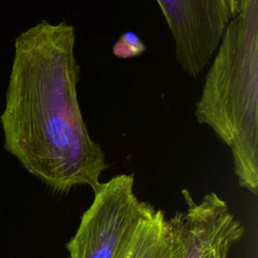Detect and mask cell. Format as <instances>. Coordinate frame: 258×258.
Returning a JSON list of instances; mask_svg holds the SVG:
<instances>
[{
    "instance_id": "cell-1",
    "label": "cell",
    "mask_w": 258,
    "mask_h": 258,
    "mask_svg": "<svg viewBox=\"0 0 258 258\" xmlns=\"http://www.w3.org/2000/svg\"><path fill=\"white\" fill-rule=\"evenodd\" d=\"M76 29L41 20L14 41L0 121L6 150L58 192L88 185L95 191L109 167L92 139L78 100Z\"/></svg>"
},
{
    "instance_id": "cell-2",
    "label": "cell",
    "mask_w": 258,
    "mask_h": 258,
    "mask_svg": "<svg viewBox=\"0 0 258 258\" xmlns=\"http://www.w3.org/2000/svg\"><path fill=\"white\" fill-rule=\"evenodd\" d=\"M195 115L231 149L239 184L258 191V0L227 24Z\"/></svg>"
},
{
    "instance_id": "cell-3",
    "label": "cell",
    "mask_w": 258,
    "mask_h": 258,
    "mask_svg": "<svg viewBox=\"0 0 258 258\" xmlns=\"http://www.w3.org/2000/svg\"><path fill=\"white\" fill-rule=\"evenodd\" d=\"M151 208L137 198L133 174L101 182L67 243L70 258H121Z\"/></svg>"
},
{
    "instance_id": "cell-4",
    "label": "cell",
    "mask_w": 258,
    "mask_h": 258,
    "mask_svg": "<svg viewBox=\"0 0 258 258\" xmlns=\"http://www.w3.org/2000/svg\"><path fill=\"white\" fill-rule=\"evenodd\" d=\"M185 209L166 220L170 258H227L244 234V227L215 192L200 203L182 189Z\"/></svg>"
},
{
    "instance_id": "cell-5",
    "label": "cell",
    "mask_w": 258,
    "mask_h": 258,
    "mask_svg": "<svg viewBox=\"0 0 258 258\" xmlns=\"http://www.w3.org/2000/svg\"><path fill=\"white\" fill-rule=\"evenodd\" d=\"M174 40L175 58L190 78L212 60L231 20L226 0H156Z\"/></svg>"
},
{
    "instance_id": "cell-6",
    "label": "cell",
    "mask_w": 258,
    "mask_h": 258,
    "mask_svg": "<svg viewBox=\"0 0 258 258\" xmlns=\"http://www.w3.org/2000/svg\"><path fill=\"white\" fill-rule=\"evenodd\" d=\"M121 258H170L166 219L161 210L150 209Z\"/></svg>"
},
{
    "instance_id": "cell-7",
    "label": "cell",
    "mask_w": 258,
    "mask_h": 258,
    "mask_svg": "<svg viewBox=\"0 0 258 258\" xmlns=\"http://www.w3.org/2000/svg\"><path fill=\"white\" fill-rule=\"evenodd\" d=\"M146 51V45L133 31L123 32L112 47L115 56L126 59L139 56Z\"/></svg>"
},
{
    "instance_id": "cell-8",
    "label": "cell",
    "mask_w": 258,
    "mask_h": 258,
    "mask_svg": "<svg viewBox=\"0 0 258 258\" xmlns=\"http://www.w3.org/2000/svg\"><path fill=\"white\" fill-rule=\"evenodd\" d=\"M231 18L235 17L243 8L246 0H226Z\"/></svg>"
}]
</instances>
